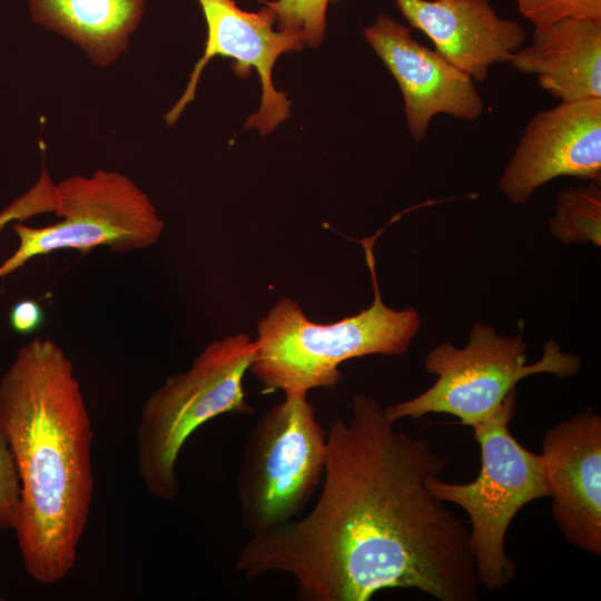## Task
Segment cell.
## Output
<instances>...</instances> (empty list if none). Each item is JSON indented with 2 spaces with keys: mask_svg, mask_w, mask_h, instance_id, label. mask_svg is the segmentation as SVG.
I'll return each instance as SVG.
<instances>
[{
  "mask_svg": "<svg viewBox=\"0 0 601 601\" xmlns=\"http://www.w3.org/2000/svg\"><path fill=\"white\" fill-rule=\"evenodd\" d=\"M394 424L377 400L354 396L351 417L326 433L313 508L252 534L235 569L290 574L302 601H368L386 589L477 600L469 530L426 486L447 461Z\"/></svg>",
  "mask_w": 601,
  "mask_h": 601,
  "instance_id": "6da1fadb",
  "label": "cell"
},
{
  "mask_svg": "<svg viewBox=\"0 0 601 601\" xmlns=\"http://www.w3.org/2000/svg\"><path fill=\"white\" fill-rule=\"evenodd\" d=\"M0 433L21 485L13 531L22 564L35 582L58 583L76 566L95 482L91 418L56 342L31 339L1 376Z\"/></svg>",
  "mask_w": 601,
  "mask_h": 601,
  "instance_id": "7a4b0ae2",
  "label": "cell"
},
{
  "mask_svg": "<svg viewBox=\"0 0 601 601\" xmlns=\"http://www.w3.org/2000/svg\"><path fill=\"white\" fill-rule=\"evenodd\" d=\"M362 240L371 273L374 300L358 314L331 324L309 321L293 299L283 297L258 322L250 372L263 393H305L334 390L342 378L338 366L366 355H403L421 326L415 308L396 311L385 305L377 284L373 245Z\"/></svg>",
  "mask_w": 601,
  "mask_h": 601,
  "instance_id": "3957f363",
  "label": "cell"
},
{
  "mask_svg": "<svg viewBox=\"0 0 601 601\" xmlns=\"http://www.w3.org/2000/svg\"><path fill=\"white\" fill-rule=\"evenodd\" d=\"M46 211H55L61 220L42 227L13 224L19 245L0 265V278L31 258L60 249H146L158 242L164 229L148 195L129 177L112 170L98 169L55 185L43 168L39 181L1 214L9 221Z\"/></svg>",
  "mask_w": 601,
  "mask_h": 601,
  "instance_id": "277c9868",
  "label": "cell"
},
{
  "mask_svg": "<svg viewBox=\"0 0 601 601\" xmlns=\"http://www.w3.org/2000/svg\"><path fill=\"white\" fill-rule=\"evenodd\" d=\"M254 354L255 343L245 334L215 341L145 401L135 447L138 474L152 496L178 497L177 460L198 427L221 414L254 413L243 387Z\"/></svg>",
  "mask_w": 601,
  "mask_h": 601,
  "instance_id": "5b68a950",
  "label": "cell"
},
{
  "mask_svg": "<svg viewBox=\"0 0 601 601\" xmlns=\"http://www.w3.org/2000/svg\"><path fill=\"white\" fill-rule=\"evenodd\" d=\"M516 403L513 390L492 416L473 427L481 449V469L474 481L449 483L437 476L426 481L433 494L469 515L476 577L491 591L503 589L516 573L505 550L511 521L529 502L549 496L541 455L523 447L510 431Z\"/></svg>",
  "mask_w": 601,
  "mask_h": 601,
  "instance_id": "8992f818",
  "label": "cell"
},
{
  "mask_svg": "<svg viewBox=\"0 0 601 601\" xmlns=\"http://www.w3.org/2000/svg\"><path fill=\"white\" fill-rule=\"evenodd\" d=\"M526 362L521 334L499 335L492 326L475 323L463 348L441 343L426 354L425 371L437 376L434 384L413 398L384 407L385 414L396 422L445 413L474 427L499 410L520 380L539 373L565 377L581 367L580 356L563 353L554 341L544 344L538 362Z\"/></svg>",
  "mask_w": 601,
  "mask_h": 601,
  "instance_id": "52a82bcc",
  "label": "cell"
},
{
  "mask_svg": "<svg viewBox=\"0 0 601 601\" xmlns=\"http://www.w3.org/2000/svg\"><path fill=\"white\" fill-rule=\"evenodd\" d=\"M326 432L305 393L265 412L253 426L238 469L243 526L252 534L296 519L322 483Z\"/></svg>",
  "mask_w": 601,
  "mask_h": 601,
  "instance_id": "ba28073f",
  "label": "cell"
},
{
  "mask_svg": "<svg viewBox=\"0 0 601 601\" xmlns=\"http://www.w3.org/2000/svg\"><path fill=\"white\" fill-rule=\"evenodd\" d=\"M207 26L205 51L196 62L181 97L165 115L173 126L184 109L195 99L197 85L206 65L216 56L230 58L236 76L247 78L255 70L260 79L262 98L256 112L245 128L266 136L290 116L292 102L273 82V68L283 53L304 48L299 35L276 28V16L266 4L257 12L240 9L235 0H197Z\"/></svg>",
  "mask_w": 601,
  "mask_h": 601,
  "instance_id": "9c48e42d",
  "label": "cell"
},
{
  "mask_svg": "<svg viewBox=\"0 0 601 601\" xmlns=\"http://www.w3.org/2000/svg\"><path fill=\"white\" fill-rule=\"evenodd\" d=\"M562 176L601 184V98L535 112L497 185L511 203L524 204L538 188Z\"/></svg>",
  "mask_w": 601,
  "mask_h": 601,
  "instance_id": "30bf717a",
  "label": "cell"
},
{
  "mask_svg": "<svg viewBox=\"0 0 601 601\" xmlns=\"http://www.w3.org/2000/svg\"><path fill=\"white\" fill-rule=\"evenodd\" d=\"M363 33L398 85L407 129L414 140L426 137L436 115L467 121L483 115L485 105L474 80L418 42L411 28L381 13Z\"/></svg>",
  "mask_w": 601,
  "mask_h": 601,
  "instance_id": "8fae6325",
  "label": "cell"
},
{
  "mask_svg": "<svg viewBox=\"0 0 601 601\" xmlns=\"http://www.w3.org/2000/svg\"><path fill=\"white\" fill-rule=\"evenodd\" d=\"M542 470L551 512L564 538L601 554V416L585 411L549 428Z\"/></svg>",
  "mask_w": 601,
  "mask_h": 601,
  "instance_id": "7c38bea8",
  "label": "cell"
},
{
  "mask_svg": "<svg viewBox=\"0 0 601 601\" xmlns=\"http://www.w3.org/2000/svg\"><path fill=\"white\" fill-rule=\"evenodd\" d=\"M412 28L422 31L442 57L483 82L495 63L510 62L526 30L500 17L490 0H394Z\"/></svg>",
  "mask_w": 601,
  "mask_h": 601,
  "instance_id": "4fadbf2b",
  "label": "cell"
},
{
  "mask_svg": "<svg viewBox=\"0 0 601 601\" xmlns=\"http://www.w3.org/2000/svg\"><path fill=\"white\" fill-rule=\"evenodd\" d=\"M509 63L561 102L601 98V23L562 20L533 33Z\"/></svg>",
  "mask_w": 601,
  "mask_h": 601,
  "instance_id": "5bb4252c",
  "label": "cell"
},
{
  "mask_svg": "<svg viewBox=\"0 0 601 601\" xmlns=\"http://www.w3.org/2000/svg\"><path fill=\"white\" fill-rule=\"evenodd\" d=\"M145 0H30L32 19L77 45L96 67H108L129 46Z\"/></svg>",
  "mask_w": 601,
  "mask_h": 601,
  "instance_id": "9a60e30c",
  "label": "cell"
},
{
  "mask_svg": "<svg viewBox=\"0 0 601 601\" xmlns=\"http://www.w3.org/2000/svg\"><path fill=\"white\" fill-rule=\"evenodd\" d=\"M550 233L564 244L601 246V184L568 187L559 191Z\"/></svg>",
  "mask_w": 601,
  "mask_h": 601,
  "instance_id": "2e32d148",
  "label": "cell"
},
{
  "mask_svg": "<svg viewBox=\"0 0 601 601\" xmlns=\"http://www.w3.org/2000/svg\"><path fill=\"white\" fill-rule=\"evenodd\" d=\"M337 0H275L267 2L276 16V28L300 36L305 46L319 48L326 31L329 3Z\"/></svg>",
  "mask_w": 601,
  "mask_h": 601,
  "instance_id": "e0dca14e",
  "label": "cell"
},
{
  "mask_svg": "<svg viewBox=\"0 0 601 601\" xmlns=\"http://www.w3.org/2000/svg\"><path fill=\"white\" fill-rule=\"evenodd\" d=\"M520 13L541 32L566 19L601 23V0H514Z\"/></svg>",
  "mask_w": 601,
  "mask_h": 601,
  "instance_id": "ac0fdd59",
  "label": "cell"
},
{
  "mask_svg": "<svg viewBox=\"0 0 601 601\" xmlns=\"http://www.w3.org/2000/svg\"><path fill=\"white\" fill-rule=\"evenodd\" d=\"M21 501V485L17 466L8 445L0 433V531L16 528Z\"/></svg>",
  "mask_w": 601,
  "mask_h": 601,
  "instance_id": "d6986e66",
  "label": "cell"
},
{
  "mask_svg": "<svg viewBox=\"0 0 601 601\" xmlns=\"http://www.w3.org/2000/svg\"><path fill=\"white\" fill-rule=\"evenodd\" d=\"M45 314L40 304L33 299H23L13 305L10 312V325L19 334H30L43 323Z\"/></svg>",
  "mask_w": 601,
  "mask_h": 601,
  "instance_id": "ffe728a7",
  "label": "cell"
}]
</instances>
